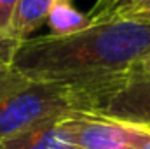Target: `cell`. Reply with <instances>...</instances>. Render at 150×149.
<instances>
[{
    "instance_id": "6da1fadb",
    "label": "cell",
    "mask_w": 150,
    "mask_h": 149,
    "mask_svg": "<svg viewBox=\"0 0 150 149\" xmlns=\"http://www.w3.org/2000/svg\"><path fill=\"white\" fill-rule=\"evenodd\" d=\"M150 56V23H91L72 35H38L12 46L11 65L28 81L68 84L98 102L126 84ZM98 114V112H96Z\"/></svg>"
},
{
    "instance_id": "7a4b0ae2",
    "label": "cell",
    "mask_w": 150,
    "mask_h": 149,
    "mask_svg": "<svg viewBox=\"0 0 150 149\" xmlns=\"http://www.w3.org/2000/svg\"><path fill=\"white\" fill-rule=\"evenodd\" d=\"M96 114L98 102L68 84L28 81L0 100V142L74 114Z\"/></svg>"
},
{
    "instance_id": "3957f363",
    "label": "cell",
    "mask_w": 150,
    "mask_h": 149,
    "mask_svg": "<svg viewBox=\"0 0 150 149\" xmlns=\"http://www.w3.org/2000/svg\"><path fill=\"white\" fill-rule=\"evenodd\" d=\"M65 123L77 149H143L150 142V128L100 114L80 112Z\"/></svg>"
},
{
    "instance_id": "277c9868",
    "label": "cell",
    "mask_w": 150,
    "mask_h": 149,
    "mask_svg": "<svg viewBox=\"0 0 150 149\" xmlns=\"http://www.w3.org/2000/svg\"><path fill=\"white\" fill-rule=\"evenodd\" d=\"M117 121L150 128V72L138 69L98 111Z\"/></svg>"
},
{
    "instance_id": "5b68a950",
    "label": "cell",
    "mask_w": 150,
    "mask_h": 149,
    "mask_svg": "<svg viewBox=\"0 0 150 149\" xmlns=\"http://www.w3.org/2000/svg\"><path fill=\"white\" fill-rule=\"evenodd\" d=\"M63 119H51L35 128H30L12 139H7L2 149H77Z\"/></svg>"
},
{
    "instance_id": "8992f818",
    "label": "cell",
    "mask_w": 150,
    "mask_h": 149,
    "mask_svg": "<svg viewBox=\"0 0 150 149\" xmlns=\"http://www.w3.org/2000/svg\"><path fill=\"white\" fill-rule=\"evenodd\" d=\"M52 4L54 0H19L12 19L11 44L14 46L21 40L33 37L38 28L45 25Z\"/></svg>"
},
{
    "instance_id": "52a82bcc",
    "label": "cell",
    "mask_w": 150,
    "mask_h": 149,
    "mask_svg": "<svg viewBox=\"0 0 150 149\" xmlns=\"http://www.w3.org/2000/svg\"><path fill=\"white\" fill-rule=\"evenodd\" d=\"M45 25L51 28V35L65 37L72 35L75 32H80L91 25V19L87 14L77 11L72 2H56L52 4Z\"/></svg>"
},
{
    "instance_id": "ba28073f",
    "label": "cell",
    "mask_w": 150,
    "mask_h": 149,
    "mask_svg": "<svg viewBox=\"0 0 150 149\" xmlns=\"http://www.w3.org/2000/svg\"><path fill=\"white\" fill-rule=\"evenodd\" d=\"M147 0H96L93 7L89 9L87 16L91 23H103V21H113L122 19L126 14L140 7Z\"/></svg>"
},
{
    "instance_id": "9c48e42d",
    "label": "cell",
    "mask_w": 150,
    "mask_h": 149,
    "mask_svg": "<svg viewBox=\"0 0 150 149\" xmlns=\"http://www.w3.org/2000/svg\"><path fill=\"white\" fill-rule=\"evenodd\" d=\"M19 0H0V53L11 58V28Z\"/></svg>"
},
{
    "instance_id": "30bf717a",
    "label": "cell",
    "mask_w": 150,
    "mask_h": 149,
    "mask_svg": "<svg viewBox=\"0 0 150 149\" xmlns=\"http://www.w3.org/2000/svg\"><path fill=\"white\" fill-rule=\"evenodd\" d=\"M26 82H28V79H25L21 74H18L14 70V67L11 65L9 58L0 53V100Z\"/></svg>"
},
{
    "instance_id": "8fae6325",
    "label": "cell",
    "mask_w": 150,
    "mask_h": 149,
    "mask_svg": "<svg viewBox=\"0 0 150 149\" xmlns=\"http://www.w3.org/2000/svg\"><path fill=\"white\" fill-rule=\"evenodd\" d=\"M122 19H133V21H142V23H150V0L143 2L140 7L126 14Z\"/></svg>"
},
{
    "instance_id": "7c38bea8",
    "label": "cell",
    "mask_w": 150,
    "mask_h": 149,
    "mask_svg": "<svg viewBox=\"0 0 150 149\" xmlns=\"http://www.w3.org/2000/svg\"><path fill=\"white\" fill-rule=\"evenodd\" d=\"M142 69H143V70H147V72H150V56L147 58V62L142 65Z\"/></svg>"
},
{
    "instance_id": "4fadbf2b",
    "label": "cell",
    "mask_w": 150,
    "mask_h": 149,
    "mask_svg": "<svg viewBox=\"0 0 150 149\" xmlns=\"http://www.w3.org/2000/svg\"><path fill=\"white\" fill-rule=\"evenodd\" d=\"M56 2H72V0H56Z\"/></svg>"
},
{
    "instance_id": "5bb4252c",
    "label": "cell",
    "mask_w": 150,
    "mask_h": 149,
    "mask_svg": "<svg viewBox=\"0 0 150 149\" xmlns=\"http://www.w3.org/2000/svg\"><path fill=\"white\" fill-rule=\"evenodd\" d=\"M143 149H150V142H149V144H147V146H145Z\"/></svg>"
},
{
    "instance_id": "9a60e30c",
    "label": "cell",
    "mask_w": 150,
    "mask_h": 149,
    "mask_svg": "<svg viewBox=\"0 0 150 149\" xmlns=\"http://www.w3.org/2000/svg\"><path fill=\"white\" fill-rule=\"evenodd\" d=\"M0 149H2V144H0Z\"/></svg>"
}]
</instances>
